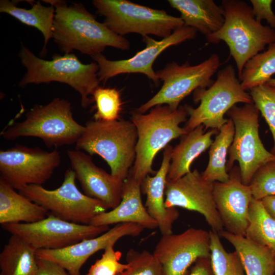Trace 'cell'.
Here are the masks:
<instances>
[{"instance_id":"obj_35","label":"cell","mask_w":275,"mask_h":275,"mask_svg":"<svg viewBox=\"0 0 275 275\" xmlns=\"http://www.w3.org/2000/svg\"><path fill=\"white\" fill-rule=\"evenodd\" d=\"M115 243L111 242L106 246L101 257L91 266L86 275H117L128 268V263L120 262L122 254L114 250Z\"/></svg>"},{"instance_id":"obj_28","label":"cell","mask_w":275,"mask_h":275,"mask_svg":"<svg viewBox=\"0 0 275 275\" xmlns=\"http://www.w3.org/2000/svg\"><path fill=\"white\" fill-rule=\"evenodd\" d=\"M218 131L210 147L208 163L202 173L205 180L212 182H224L229 178L226 158L234 135L232 120L228 119Z\"/></svg>"},{"instance_id":"obj_10","label":"cell","mask_w":275,"mask_h":275,"mask_svg":"<svg viewBox=\"0 0 275 275\" xmlns=\"http://www.w3.org/2000/svg\"><path fill=\"white\" fill-rule=\"evenodd\" d=\"M259 113L254 103L235 105L228 112L235 131L228 151L227 169L230 171L237 161L242 182L245 185H249L260 167L275 159V155L266 150L260 139Z\"/></svg>"},{"instance_id":"obj_26","label":"cell","mask_w":275,"mask_h":275,"mask_svg":"<svg viewBox=\"0 0 275 275\" xmlns=\"http://www.w3.org/2000/svg\"><path fill=\"white\" fill-rule=\"evenodd\" d=\"M36 251L20 237L12 235L0 254V275H35Z\"/></svg>"},{"instance_id":"obj_19","label":"cell","mask_w":275,"mask_h":275,"mask_svg":"<svg viewBox=\"0 0 275 275\" xmlns=\"http://www.w3.org/2000/svg\"><path fill=\"white\" fill-rule=\"evenodd\" d=\"M67 154L84 194L116 208L122 200L124 181L97 167L91 155L81 151L68 150Z\"/></svg>"},{"instance_id":"obj_25","label":"cell","mask_w":275,"mask_h":275,"mask_svg":"<svg viewBox=\"0 0 275 275\" xmlns=\"http://www.w3.org/2000/svg\"><path fill=\"white\" fill-rule=\"evenodd\" d=\"M218 234L234 247L240 257L245 275L275 274V256L267 249L245 237L226 230Z\"/></svg>"},{"instance_id":"obj_17","label":"cell","mask_w":275,"mask_h":275,"mask_svg":"<svg viewBox=\"0 0 275 275\" xmlns=\"http://www.w3.org/2000/svg\"><path fill=\"white\" fill-rule=\"evenodd\" d=\"M229 172L228 181L214 182V201L226 231L245 237L253 196L249 185L242 182L239 167Z\"/></svg>"},{"instance_id":"obj_6","label":"cell","mask_w":275,"mask_h":275,"mask_svg":"<svg viewBox=\"0 0 275 275\" xmlns=\"http://www.w3.org/2000/svg\"><path fill=\"white\" fill-rule=\"evenodd\" d=\"M84 130V126L73 118L71 103L57 97L45 105H34L23 121L7 126L1 135L8 141L40 138L51 148L75 144Z\"/></svg>"},{"instance_id":"obj_32","label":"cell","mask_w":275,"mask_h":275,"mask_svg":"<svg viewBox=\"0 0 275 275\" xmlns=\"http://www.w3.org/2000/svg\"><path fill=\"white\" fill-rule=\"evenodd\" d=\"M92 99L96 109L94 120L113 121L119 119L122 102L117 89L99 86L94 91Z\"/></svg>"},{"instance_id":"obj_33","label":"cell","mask_w":275,"mask_h":275,"mask_svg":"<svg viewBox=\"0 0 275 275\" xmlns=\"http://www.w3.org/2000/svg\"><path fill=\"white\" fill-rule=\"evenodd\" d=\"M249 93L269 127L273 141L271 152L275 155V87L265 84L251 89Z\"/></svg>"},{"instance_id":"obj_7","label":"cell","mask_w":275,"mask_h":275,"mask_svg":"<svg viewBox=\"0 0 275 275\" xmlns=\"http://www.w3.org/2000/svg\"><path fill=\"white\" fill-rule=\"evenodd\" d=\"M194 101L200 102L195 108L184 105L189 118L184 128L188 132L201 125L205 130H219L228 120L224 117L225 114L236 104L254 103L250 93L242 88L231 65L219 71L216 80L210 87L195 90Z\"/></svg>"},{"instance_id":"obj_39","label":"cell","mask_w":275,"mask_h":275,"mask_svg":"<svg viewBox=\"0 0 275 275\" xmlns=\"http://www.w3.org/2000/svg\"><path fill=\"white\" fill-rule=\"evenodd\" d=\"M188 275H214L210 257H201L194 264Z\"/></svg>"},{"instance_id":"obj_21","label":"cell","mask_w":275,"mask_h":275,"mask_svg":"<svg viewBox=\"0 0 275 275\" xmlns=\"http://www.w3.org/2000/svg\"><path fill=\"white\" fill-rule=\"evenodd\" d=\"M141 190V183L129 174L124 182L120 203L112 210L95 216L90 225L100 226L132 223L139 224L144 229L158 228L157 222L150 215L143 204Z\"/></svg>"},{"instance_id":"obj_8","label":"cell","mask_w":275,"mask_h":275,"mask_svg":"<svg viewBox=\"0 0 275 275\" xmlns=\"http://www.w3.org/2000/svg\"><path fill=\"white\" fill-rule=\"evenodd\" d=\"M92 3L98 13L104 17L106 26L121 36L136 33L163 39L184 25L180 17L127 0H94Z\"/></svg>"},{"instance_id":"obj_37","label":"cell","mask_w":275,"mask_h":275,"mask_svg":"<svg viewBox=\"0 0 275 275\" xmlns=\"http://www.w3.org/2000/svg\"><path fill=\"white\" fill-rule=\"evenodd\" d=\"M253 15L261 22L265 20L269 26L275 30V14L272 9V0H251Z\"/></svg>"},{"instance_id":"obj_18","label":"cell","mask_w":275,"mask_h":275,"mask_svg":"<svg viewBox=\"0 0 275 275\" xmlns=\"http://www.w3.org/2000/svg\"><path fill=\"white\" fill-rule=\"evenodd\" d=\"M141 225L132 223L116 224L105 233L94 238L83 240L59 250H37V257L55 262L64 267L70 275H80V269L87 260L110 243L121 238L136 237L144 231Z\"/></svg>"},{"instance_id":"obj_41","label":"cell","mask_w":275,"mask_h":275,"mask_svg":"<svg viewBox=\"0 0 275 275\" xmlns=\"http://www.w3.org/2000/svg\"><path fill=\"white\" fill-rule=\"evenodd\" d=\"M268 85L275 87V78H271L267 83Z\"/></svg>"},{"instance_id":"obj_34","label":"cell","mask_w":275,"mask_h":275,"mask_svg":"<svg viewBox=\"0 0 275 275\" xmlns=\"http://www.w3.org/2000/svg\"><path fill=\"white\" fill-rule=\"evenodd\" d=\"M128 268L117 275H163L162 266L154 255L146 250L130 249L126 255Z\"/></svg>"},{"instance_id":"obj_30","label":"cell","mask_w":275,"mask_h":275,"mask_svg":"<svg viewBox=\"0 0 275 275\" xmlns=\"http://www.w3.org/2000/svg\"><path fill=\"white\" fill-rule=\"evenodd\" d=\"M275 74V42L258 53L244 65L239 80L245 90L267 84Z\"/></svg>"},{"instance_id":"obj_27","label":"cell","mask_w":275,"mask_h":275,"mask_svg":"<svg viewBox=\"0 0 275 275\" xmlns=\"http://www.w3.org/2000/svg\"><path fill=\"white\" fill-rule=\"evenodd\" d=\"M0 12L10 15L22 23L37 28L43 35L44 45L42 53L45 51L49 40L52 38V28L55 9L53 6H43L40 1L32 4L31 9L18 7L15 2L1 0Z\"/></svg>"},{"instance_id":"obj_5","label":"cell","mask_w":275,"mask_h":275,"mask_svg":"<svg viewBox=\"0 0 275 275\" xmlns=\"http://www.w3.org/2000/svg\"><path fill=\"white\" fill-rule=\"evenodd\" d=\"M19 57L26 69L19 86L58 81L69 85L80 94L82 107L86 108L93 102L90 96L100 82L97 63L84 64L71 53L54 54L51 60L46 61L38 58L23 44Z\"/></svg>"},{"instance_id":"obj_11","label":"cell","mask_w":275,"mask_h":275,"mask_svg":"<svg viewBox=\"0 0 275 275\" xmlns=\"http://www.w3.org/2000/svg\"><path fill=\"white\" fill-rule=\"evenodd\" d=\"M219 65L220 59L216 54L196 65H191L187 61L182 65L175 62L167 64L156 71L159 80L163 81L161 88L136 111L145 113L158 105H167L177 109L181 101L192 92L207 88L213 84L211 77Z\"/></svg>"},{"instance_id":"obj_4","label":"cell","mask_w":275,"mask_h":275,"mask_svg":"<svg viewBox=\"0 0 275 275\" xmlns=\"http://www.w3.org/2000/svg\"><path fill=\"white\" fill-rule=\"evenodd\" d=\"M225 22L216 32L206 37L210 43L224 41L234 59L238 77L251 58L275 42V30L257 21L252 7L241 0H223Z\"/></svg>"},{"instance_id":"obj_13","label":"cell","mask_w":275,"mask_h":275,"mask_svg":"<svg viewBox=\"0 0 275 275\" xmlns=\"http://www.w3.org/2000/svg\"><path fill=\"white\" fill-rule=\"evenodd\" d=\"M61 162L57 149L49 152L17 144L0 151V178L18 190L28 185H41Z\"/></svg>"},{"instance_id":"obj_40","label":"cell","mask_w":275,"mask_h":275,"mask_svg":"<svg viewBox=\"0 0 275 275\" xmlns=\"http://www.w3.org/2000/svg\"><path fill=\"white\" fill-rule=\"evenodd\" d=\"M261 201L267 212L275 220V195L266 197Z\"/></svg>"},{"instance_id":"obj_14","label":"cell","mask_w":275,"mask_h":275,"mask_svg":"<svg viewBox=\"0 0 275 275\" xmlns=\"http://www.w3.org/2000/svg\"><path fill=\"white\" fill-rule=\"evenodd\" d=\"M197 32L194 29L183 25L160 40H154L149 36H144L143 41L146 44L145 48L127 59L111 61L102 53L95 55L92 58L99 66L98 79L100 81L105 82L119 74L141 73L158 85L159 80L153 68L156 59L168 48L194 39Z\"/></svg>"},{"instance_id":"obj_31","label":"cell","mask_w":275,"mask_h":275,"mask_svg":"<svg viewBox=\"0 0 275 275\" xmlns=\"http://www.w3.org/2000/svg\"><path fill=\"white\" fill-rule=\"evenodd\" d=\"M210 260L214 275H245L238 253L235 250L228 252L224 248L218 234L210 231Z\"/></svg>"},{"instance_id":"obj_36","label":"cell","mask_w":275,"mask_h":275,"mask_svg":"<svg viewBox=\"0 0 275 275\" xmlns=\"http://www.w3.org/2000/svg\"><path fill=\"white\" fill-rule=\"evenodd\" d=\"M249 186L255 199L261 200L266 197L275 195V159L256 171Z\"/></svg>"},{"instance_id":"obj_9","label":"cell","mask_w":275,"mask_h":275,"mask_svg":"<svg viewBox=\"0 0 275 275\" xmlns=\"http://www.w3.org/2000/svg\"><path fill=\"white\" fill-rule=\"evenodd\" d=\"M75 175L71 169H67L62 185L49 190L42 185H28L18 191L34 203L40 205L58 217L78 224L90 225L98 214L109 209L96 199L82 194L75 184Z\"/></svg>"},{"instance_id":"obj_3","label":"cell","mask_w":275,"mask_h":275,"mask_svg":"<svg viewBox=\"0 0 275 275\" xmlns=\"http://www.w3.org/2000/svg\"><path fill=\"white\" fill-rule=\"evenodd\" d=\"M138 138L136 127L131 121L89 120L75 149L99 155L109 166L111 174L124 181L135 161Z\"/></svg>"},{"instance_id":"obj_16","label":"cell","mask_w":275,"mask_h":275,"mask_svg":"<svg viewBox=\"0 0 275 275\" xmlns=\"http://www.w3.org/2000/svg\"><path fill=\"white\" fill-rule=\"evenodd\" d=\"M153 254L162 266L163 275H188L199 258L210 257L209 232L190 228L180 234L162 235Z\"/></svg>"},{"instance_id":"obj_1","label":"cell","mask_w":275,"mask_h":275,"mask_svg":"<svg viewBox=\"0 0 275 275\" xmlns=\"http://www.w3.org/2000/svg\"><path fill=\"white\" fill-rule=\"evenodd\" d=\"M54 7L52 38L61 50L70 53L73 50L91 57L102 53L106 47L129 49V41L98 21L81 4L67 5L62 1H43Z\"/></svg>"},{"instance_id":"obj_22","label":"cell","mask_w":275,"mask_h":275,"mask_svg":"<svg viewBox=\"0 0 275 275\" xmlns=\"http://www.w3.org/2000/svg\"><path fill=\"white\" fill-rule=\"evenodd\" d=\"M168 2L180 12L184 25L205 37L218 31L225 22L222 7L213 0H168Z\"/></svg>"},{"instance_id":"obj_24","label":"cell","mask_w":275,"mask_h":275,"mask_svg":"<svg viewBox=\"0 0 275 275\" xmlns=\"http://www.w3.org/2000/svg\"><path fill=\"white\" fill-rule=\"evenodd\" d=\"M48 211L0 178V224L32 223L45 218Z\"/></svg>"},{"instance_id":"obj_2","label":"cell","mask_w":275,"mask_h":275,"mask_svg":"<svg viewBox=\"0 0 275 275\" xmlns=\"http://www.w3.org/2000/svg\"><path fill=\"white\" fill-rule=\"evenodd\" d=\"M188 112L185 106L177 109L167 105H158L148 113L137 111L131 113L130 121L138 132L136 156L129 174L142 183L149 174L154 173L152 166L156 154L172 140L188 132L179 125L187 121Z\"/></svg>"},{"instance_id":"obj_38","label":"cell","mask_w":275,"mask_h":275,"mask_svg":"<svg viewBox=\"0 0 275 275\" xmlns=\"http://www.w3.org/2000/svg\"><path fill=\"white\" fill-rule=\"evenodd\" d=\"M37 269L35 275H70L58 263L37 257Z\"/></svg>"},{"instance_id":"obj_23","label":"cell","mask_w":275,"mask_h":275,"mask_svg":"<svg viewBox=\"0 0 275 275\" xmlns=\"http://www.w3.org/2000/svg\"><path fill=\"white\" fill-rule=\"evenodd\" d=\"M205 131L201 125L181 136L180 143L173 148L167 180L178 179L190 172L192 162L210 147L212 137L218 130Z\"/></svg>"},{"instance_id":"obj_12","label":"cell","mask_w":275,"mask_h":275,"mask_svg":"<svg viewBox=\"0 0 275 275\" xmlns=\"http://www.w3.org/2000/svg\"><path fill=\"white\" fill-rule=\"evenodd\" d=\"M2 228L18 236L37 250H59L83 240L97 237L110 229L109 226H95L63 220L50 213L32 223L6 224Z\"/></svg>"},{"instance_id":"obj_20","label":"cell","mask_w":275,"mask_h":275,"mask_svg":"<svg viewBox=\"0 0 275 275\" xmlns=\"http://www.w3.org/2000/svg\"><path fill=\"white\" fill-rule=\"evenodd\" d=\"M173 147L168 145L163 154L160 168L154 176H147L141 183V189L146 195L145 206L150 215L155 220L162 235L172 234L173 223L179 216L175 207L165 205L164 189Z\"/></svg>"},{"instance_id":"obj_15","label":"cell","mask_w":275,"mask_h":275,"mask_svg":"<svg viewBox=\"0 0 275 275\" xmlns=\"http://www.w3.org/2000/svg\"><path fill=\"white\" fill-rule=\"evenodd\" d=\"M213 190L214 182L205 180L195 169L178 179L167 180L165 205L200 213L212 231L219 233L224 230V226L216 207Z\"/></svg>"},{"instance_id":"obj_29","label":"cell","mask_w":275,"mask_h":275,"mask_svg":"<svg viewBox=\"0 0 275 275\" xmlns=\"http://www.w3.org/2000/svg\"><path fill=\"white\" fill-rule=\"evenodd\" d=\"M245 237L275 256V220L267 212L261 201L253 198L249 207Z\"/></svg>"}]
</instances>
